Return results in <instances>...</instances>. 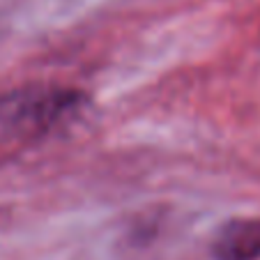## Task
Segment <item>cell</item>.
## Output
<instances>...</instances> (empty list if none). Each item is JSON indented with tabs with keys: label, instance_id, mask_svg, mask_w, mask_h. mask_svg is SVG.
I'll return each instance as SVG.
<instances>
[{
	"label": "cell",
	"instance_id": "obj_2",
	"mask_svg": "<svg viewBox=\"0 0 260 260\" xmlns=\"http://www.w3.org/2000/svg\"><path fill=\"white\" fill-rule=\"evenodd\" d=\"M214 260H258L260 219H233L212 240Z\"/></svg>",
	"mask_w": 260,
	"mask_h": 260
},
{
	"label": "cell",
	"instance_id": "obj_1",
	"mask_svg": "<svg viewBox=\"0 0 260 260\" xmlns=\"http://www.w3.org/2000/svg\"><path fill=\"white\" fill-rule=\"evenodd\" d=\"M88 104L81 90L25 85L0 94V145L30 143L51 134Z\"/></svg>",
	"mask_w": 260,
	"mask_h": 260
}]
</instances>
